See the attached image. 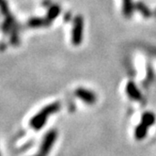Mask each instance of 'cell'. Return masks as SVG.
I'll return each instance as SVG.
<instances>
[{
  "label": "cell",
  "instance_id": "obj_13",
  "mask_svg": "<svg viewBox=\"0 0 156 156\" xmlns=\"http://www.w3.org/2000/svg\"><path fill=\"white\" fill-rule=\"evenodd\" d=\"M0 156H1V154H0Z\"/></svg>",
  "mask_w": 156,
  "mask_h": 156
},
{
  "label": "cell",
  "instance_id": "obj_5",
  "mask_svg": "<svg viewBox=\"0 0 156 156\" xmlns=\"http://www.w3.org/2000/svg\"><path fill=\"white\" fill-rule=\"evenodd\" d=\"M126 93L133 101H141L142 100V93L139 90L137 86L135 84V82L129 81L126 85Z\"/></svg>",
  "mask_w": 156,
  "mask_h": 156
},
{
  "label": "cell",
  "instance_id": "obj_11",
  "mask_svg": "<svg viewBox=\"0 0 156 156\" xmlns=\"http://www.w3.org/2000/svg\"><path fill=\"white\" fill-rule=\"evenodd\" d=\"M136 8H137V9L139 10V12L143 14V16H145V17H150L151 16V10L149 9V8L145 4H143L141 2H138L136 4Z\"/></svg>",
  "mask_w": 156,
  "mask_h": 156
},
{
  "label": "cell",
  "instance_id": "obj_12",
  "mask_svg": "<svg viewBox=\"0 0 156 156\" xmlns=\"http://www.w3.org/2000/svg\"><path fill=\"white\" fill-rule=\"evenodd\" d=\"M34 156H43V155H41V154H40V153H39V154H37V155H34Z\"/></svg>",
  "mask_w": 156,
  "mask_h": 156
},
{
  "label": "cell",
  "instance_id": "obj_4",
  "mask_svg": "<svg viewBox=\"0 0 156 156\" xmlns=\"http://www.w3.org/2000/svg\"><path fill=\"white\" fill-rule=\"evenodd\" d=\"M74 94L78 99H80L81 101H83L84 103L90 105H94L97 101V95L95 94V92L87 90V88H85V87L76 88Z\"/></svg>",
  "mask_w": 156,
  "mask_h": 156
},
{
  "label": "cell",
  "instance_id": "obj_1",
  "mask_svg": "<svg viewBox=\"0 0 156 156\" xmlns=\"http://www.w3.org/2000/svg\"><path fill=\"white\" fill-rule=\"evenodd\" d=\"M60 107H61V105L59 102L52 103V104L46 105L45 107H43L39 113H37L30 119V122H29L30 127L36 131L41 130L44 125H45V123L48 120V118L51 115L58 112L60 110Z\"/></svg>",
  "mask_w": 156,
  "mask_h": 156
},
{
  "label": "cell",
  "instance_id": "obj_8",
  "mask_svg": "<svg viewBox=\"0 0 156 156\" xmlns=\"http://www.w3.org/2000/svg\"><path fill=\"white\" fill-rule=\"evenodd\" d=\"M60 12H61V9H60L59 5H58V4L51 5V6H49L46 18H47L50 22H52L53 20H55V18H57V17L59 15Z\"/></svg>",
  "mask_w": 156,
  "mask_h": 156
},
{
  "label": "cell",
  "instance_id": "obj_9",
  "mask_svg": "<svg viewBox=\"0 0 156 156\" xmlns=\"http://www.w3.org/2000/svg\"><path fill=\"white\" fill-rule=\"evenodd\" d=\"M156 121V117L152 112H145L141 117V123L145 124L147 127L152 126Z\"/></svg>",
  "mask_w": 156,
  "mask_h": 156
},
{
  "label": "cell",
  "instance_id": "obj_2",
  "mask_svg": "<svg viewBox=\"0 0 156 156\" xmlns=\"http://www.w3.org/2000/svg\"><path fill=\"white\" fill-rule=\"evenodd\" d=\"M84 31V19L81 15H78L73 20V26L72 31V42L73 45L79 46L83 41Z\"/></svg>",
  "mask_w": 156,
  "mask_h": 156
},
{
  "label": "cell",
  "instance_id": "obj_3",
  "mask_svg": "<svg viewBox=\"0 0 156 156\" xmlns=\"http://www.w3.org/2000/svg\"><path fill=\"white\" fill-rule=\"evenodd\" d=\"M58 138V131L52 129L50 130L45 136H44L42 142L41 144L40 147V154L46 156L48 155V153L50 152V151L52 150L54 144Z\"/></svg>",
  "mask_w": 156,
  "mask_h": 156
},
{
  "label": "cell",
  "instance_id": "obj_7",
  "mask_svg": "<svg viewBox=\"0 0 156 156\" xmlns=\"http://www.w3.org/2000/svg\"><path fill=\"white\" fill-rule=\"evenodd\" d=\"M148 129L149 127H147L145 124L140 123L138 124L136 128H135V137L137 140H142L145 137L147 136L148 133Z\"/></svg>",
  "mask_w": 156,
  "mask_h": 156
},
{
  "label": "cell",
  "instance_id": "obj_6",
  "mask_svg": "<svg viewBox=\"0 0 156 156\" xmlns=\"http://www.w3.org/2000/svg\"><path fill=\"white\" fill-rule=\"evenodd\" d=\"M51 24V22L46 18H32L28 21V26L30 27H47Z\"/></svg>",
  "mask_w": 156,
  "mask_h": 156
},
{
  "label": "cell",
  "instance_id": "obj_10",
  "mask_svg": "<svg viewBox=\"0 0 156 156\" xmlns=\"http://www.w3.org/2000/svg\"><path fill=\"white\" fill-rule=\"evenodd\" d=\"M135 6H133V0H123V5H122V12L125 17L130 18L133 15Z\"/></svg>",
  "mask_w": 156,
  "mask_h": 156
}]
</instances>
